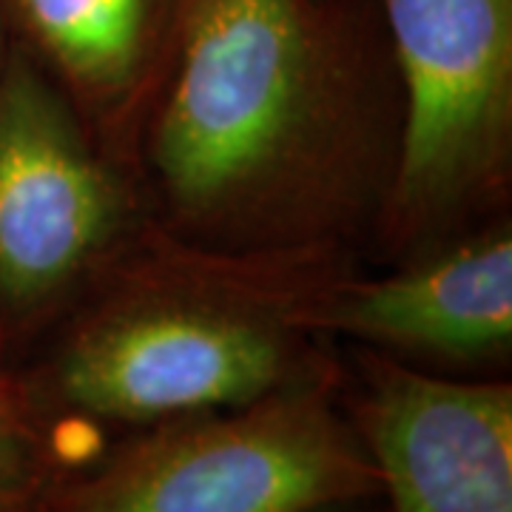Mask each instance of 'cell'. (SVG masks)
<instances>
[{"instance_id": "obj_1", "label": "cell", "mask_w": 512, "mask_h": 512, "mask_svg": "<svg viewBox=\"0 0 512 512\" xmlns=\"http://www.w3.org/2000/svg\"><path fill=\"white\" fill-rule=\"evenodd\" d=\"M399 134L376 0H197L134 177L148 217L191 242L362 256Z\"/></svg>"}, {"instance_id": "obj_2", "label": "cell", "mask_w": 512, "mask_h": 512, "mask_svg": "<svg viewBox=\"0 0 512 512\" xmlns=\"http://www.w3.org/2000/svg\"><path fill=\"white\" fill-rule=\"evenodd\" d=\"M356 265L211 248L146 217L20 373L57 441L69 424L140 430L248 404L333 362L325 308Z\"/></svg>"}, {"instance_id": "obj_3", "label": "cell", "mask_w": 512, "mask_h": 512, "mask_svg": "<svg viewBox=\"0 0 512 512\" xmlns=\"http://www.w3.org/2000/svg\"><path fill=\"white\" fill-rule=\"evenodd\" d=\"M379 498L336 353L262 399L131 430L57 478L43 512H325Z\"/></svg>"}, {"instance_id": "obj_4", "label": "cell", "mask_w": 512, "mask_h": 512, "mask_svg": "<svg viewBox=\"0 0 512 512\" xmlns=\"http://www.w3.org/2000/svg\"><path fill=\"white\" fill-rule=\"evenodd\" d=\"M402 94L399 160L373 234L396 265L507 217L512 0H376Z\"/></svg>"}, {"instance_id": "obj_5", "label": "cell", "mask_w": 512, "mask_h": 512, "mask_svg": "<svg viewBox=\"0 0 512 512\" xmlns=\"http://www.w3.org/2000/svg\"><path fill=\"white\" fill-rule=\"evenodd\" d=\"M117 163L18 46L0 72V350H32L146 220Z\"/></svg>"}, {"instance_id": "obj_6", "label": "cell", "mask_w": 512, "mask_h": 512, "mask_svg": "<svg viewBox=\"0 0 512 512\" xmlns=\"http://www.w3.org/2000/svg\"><path fill=\"white\" fill-rule=\"evenodd\" d=\"M339 370L387 512H512L510 382L436 376L362 345Z\"/></svg>"}, {"instance_id": "obj_7", "label": "cell", "mask_w": 512, "mask_h": 512, "mask_svg": "<svg viewBox=\"0 0 512 512\" xmlns=\"http://www.w3.org/2000/svg\"><path fill=\"white\" fill-rule=\"evenodd\" d=\"M325 330L336 345L382 350L402 362H498L512 348L510 217L379 276L350 271L330 293Z\"/></svg>"}, {"instance_id": "obj_8", "label": "cell", "mask_w": 512, "mask_h": 512, "mask_svg": "<svg viewBox=\"0 0 512 512\" xmlns=\"http://www.w3.org/2000/svg\"><path fill=\"white\" fill-rule=\"evenodd\" d=\"M197 0H0L6 32L134 174L140 134Z\"/></svg>"}, {"instance_id": "obj_9", "label": "cell", "mask_w": 512, "mask_h": 512, "mask_svg": "<svg viewBox=\"0 0 512 512\" xmlns=\"http://www.w3.org/2000/svg\"><path fill=\"white\" fill-rule=\"evenodd\" d=\"M66 453L20 370L0 365V512H43Z\"/></svg>"}, {"instance_id": "obj_10", "label": "cell", "mask_w": 512, "mask_h": 512, "mask_svg": "<svg viewBox=\"0 0 512 512\" xmlns=\"http://www.w3.org/2000/svg\"><path fill=\"white\" fill-rule=\"evenodd\" d=\"M9 46H12V37L6 32V23H3V15H0V72H3L6 55H9Z\"/></svg>"}, {"instance_id": "obj_11", "label": "cell", "mask_w": 512, "mask_h": 512, "mask_svg": "<svg viewBox=\"0 0 512 512\" xmlns=\"http://www.w3.org/2000/svg\"><path fill=\"white\" fill-rule=\"evenodd\" d=\"M373 501H365V504H350V507H336V510H325V512H370L367 507H370Z\"/></svg>"}]
</instances>
